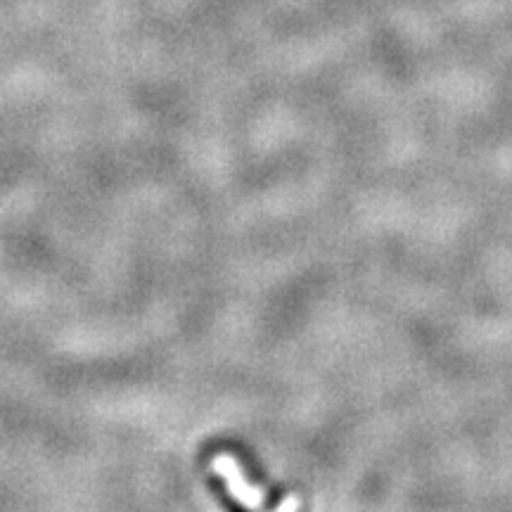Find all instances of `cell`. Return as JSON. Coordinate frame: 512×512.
Segmentation results:
<instances>
[{"mask_svg":"<svg viewBox=\"0 0 512 512\" xmlns=\"http://www.w3.org/2000/svg\"><path fill=\"white\" fill-rule=\"evenodd\" d=\"M211 467H214L216 475L226 482L230 496H233L240 505H245V508H252V510L264 505L266 494L259 489V486L249 482L245 472H242L240 463L230 456V453H219V456L214 458V463H211Z\"/></svg>","mask_w":512,"mask_h":512,"instance_id":"6da1fadb","label":"cell"},{"mask_svg":"<svg viewBox=\"0 0 512 512\" xmlns=\"http://www.w3.org/2000/svg\"><path fill=\"white\" fill-rule=\"evenodd\" d=\"M299 505H302V503H299V498L292 496V498H287V501H280V503H278V510L290 512V510H297Z\"/></svg>","mask_w":512,"mask_h":512,"instance_id":"7a4b0ae2","label":"cell"}]
</instances>
